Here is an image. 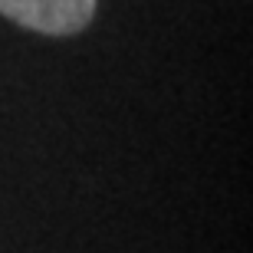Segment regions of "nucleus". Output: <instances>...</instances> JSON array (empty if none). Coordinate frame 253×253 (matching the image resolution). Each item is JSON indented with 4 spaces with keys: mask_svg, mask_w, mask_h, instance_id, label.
<instances>
[{
    "mask_svg": "<svg viewBox=\"0 0 253 253\" xmlns=\"http://www.w3.org/2000/svg\"><path fill=\"white\" fill-rule=\"evenodd\" d=\"M0 13L46 37H69L89 27L95 0H0Z\"/></svg>",
    "mask_w": 253,
    "mask_h": 253,
    "instance_id": "f257e3e1",
    "label": "nucleus"
}]
</instances>
